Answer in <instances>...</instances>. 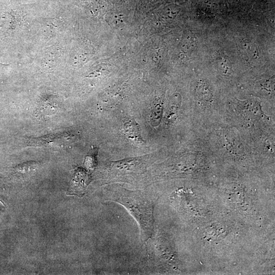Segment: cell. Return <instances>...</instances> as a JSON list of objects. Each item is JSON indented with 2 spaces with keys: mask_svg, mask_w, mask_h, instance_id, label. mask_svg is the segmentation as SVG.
Instances as JSON below:
<instances>
[{
  "mask_svg": "<svg viewBox=\"0 0 275 275\" xmlns=\"http://www.w3.org/2000/svg\"><path fill=\"white\" fill-rule=\"evenodd\" d=\"M105 195L107 200L122 205L133 216L139 226L141 240L145 243L153 233L154 196L122 188L108 189Z\"/></svg>",
  "mask_w": 275,
  "mask_h": 275,
  "instance_id": "cell-1",
  "label": "cell"
},
{
  "mask_svg": "<svg viewBox=\"0 0 275 275\" xmlns=\"http://www.w3.org/2000/svg\"><path fill=\"white\" fill-rule=\"evenodd\" d=\"M144 169L143 164L137 160H127L113 163L110 168V172L112 178L124 175H130L132 173H139Z\"/></svg>",
  "mask_w": 275,
  "mask_h": 275,
  "instance_id": "cell-2",
  "label": "cell"
},
{
  "mask_svg": "<svg viewBox=\"0 0 275 275\" xmlns=\"http://www.w3.org/2000/svg\"><path fill=\"white\" fill-rule=\"evenodd\" d=\"M76 173L71 185V194L81 196L88 184V178L85 172L79 171Z\"/></svg>",
  "mask_w": 275,
  "mask_h": 275,
  "instance_id": "cell-3",
  "label": "cell"
},
{
  "mask_svg": "<svg viewBox=\"0 0 275 275\" xmlns=\"http://www.w3.org/2000/svg\"><path fill=\"white\" fill-rule=\"evenodd\" d=\"M123 132L129 138L137 142H142L138 125L130 121L125 123L123 127Z\"/></svg>",
  "mask_w": 275,
  "mask_h": 275,
  "instance_id": "cell-4",
  "label": "cell"
},
{
  "mask_svg": "<svg viewBox=\"0 0 275 275\" xmlns=\"http://www.w3.org/2000/svg\"><path fill=\"white\" fill-rule=\"evenodd\" d=\"M163 106L160 103L155 104L152 108L150 122L153 126L155 127L159 125L163 115Z\"/></svg>",
  "mask_w": 275,
  "mask_h": 275,
  "instance_id": "cell-5",
  "label": "cell"
},
{
  "mask_svg": "<svg viewBox=\"0 0 275 275\" xmlns=\"http://www.w3.org/2000/svg\"><path fill=\"white\" fill-rule=\"evenodd\" d=\"M3 66H6V64H2L1 63H0V68H1L2 67H3Z\"/></svg>",
  "mask_w": 275,
  "mask_h": 275,
  "instance_id": "cell-6",
  "label": "cell"
}]
</instances>
